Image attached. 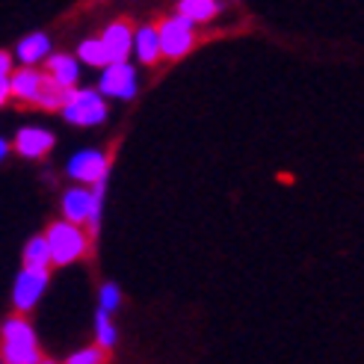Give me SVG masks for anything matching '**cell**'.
I'll return each instance as SVG.
<instances>
[{
  "instance_id": "30bf717a",
  "label": "cell",
  "mask_w": 364,
  "mask_h": 364,
  "mask_svg": "<svg viewBox=\"0 0 364 364\" xmlns=\"http://www.w3.org/2000/svg\"><path fill=\"white\" fill-rule=\"evenodd\" d=\"M101 42L107 48V60H110V63L127 60V53L134 50V39H131V30H127V24H110L104 30Z\"/></svg>"
},
{
  "instance_id": "2e32d148",
  "label": "cell",
  "mask_w": 364,
  "mask_h": 364,
  "mask_svg": "<svg viewBox=\"0 0 364 364\" xmlns=\"http://www.w3.org/2000/svg\"><path fill=\"white\" fill-rule=\"evenodd\" d=\"M77 53H80V60L86 65H107V63H110V60H107V48H104L101 39H86L77 48Z\"/></svg>"
},
{
  "instance_id": "5bb4252c",
  "label": "cell",
  "mask_w": 364,
  "mask_h": 364,
  "mask_svg": "<svg viewBox=\"0 0 364 364\" xmlns=\"http://www.w3.org/2000/svg\"><path fill=\"white\" fill-rule=\"evenodd\" d=\"M134 50H136L139 63L151 65V63L160 57V33L151 30V27H142V30L136 33V39H134Z\"/></svg>"
},
{
  "instance_id": "6da1fadb",
  "label": "cell",
  "mask_w": 364,
  "mask_h": 364,
  "mask_svg": "<svg viewBox=\"0 0 364 364\" xmlns=\"http://www.w3.org/2000/svg\"><path fill=\"white\" fill-rule=\"evenodd\" d=\"M4 358L9 364H36L39 361V347H36V335L30 323L24 320H6L4 326Z\"/></svg>"
},
{
  "instance_id": "ffe728a7",
  "label": "cell",
  "mask_w": 364,
  "mask_h": 364,
  "mask_svg": "<svg viewBox=\"0 0 364 364\" xmlns=\"http://www.w3.org/2000/svg\"><path fill=\"white\" fill-rule=\"evenodd\" d=\"M104 355H101V350H83V353H77V355H71V364H95V361H101Z\"/></svg>"
},
{
  "instance_id": "ac0fdd59",
  "label": "cell",
  "mask_w": 364,
  "mask_h": 364,
  "mask_svg": "<svg viewBox=\"0 0 364 364\" xmlns=\"http://www.w3.org/2000/svg\"><path fill=\"white\" fill-rule=\"evenodd\" d=\"M95 329H98V341H101V347H113V343H116V329H113V323H110V311H104V308H98Z\"/></svg>"
},
{
  "instance_id": "ba28073f",
  "label": "cell",
  "mask_w": 364,
  "mask_h": 364,
  "mask_svg": "<svg viewBox=\"0 0 364 364\" xmlns=\"http://www.w3.org/2000/svg\"><path fill=\"white\" fill-rule=\"evenodd\" d=\"M68 175L80 184H98L107 178V157L101 151H77L68 160Z\"/></svg>"
},
{
  "instance_id": "44dd1931",
  "label": "cell",
  "mask_w": 364,
  "mask_h": 364,
  "mask_svg": "<svg viewBox=\"0 0 364 364\" xmlns=\"http://www.w3.org/2000/svg\"><path fill=\"white\" fill-rule=\"evenodd\" d=\"M6 95H12V92H9V77H6V75H0V107H4Z\"/></svg>"
},
{
  "instance_id": "9c48e42d",
  "label": "cell",
  "mask_w": 364,
  "mask_h": 364,
  "mask_svg": "<svg viewBox=\"0 0 364 364\" xmlns=\"http://www.w3.org/2000/svg\"><path fill=\"white\" fill-rule=\"evenodd\" d=\"M50 145H53V136L45 131V127H21L15 136V149L30 160L45 157L50 151Z\"/></svg>"
},
{
  "instance_id": "d6986e66",
  "label": "cell",
  "mask_w": 364,
  "mask_h": 364,
  "mask_svg": "<svg viewBox=\"0 0 364 364\" xmlns=\"http://www.w3.org/2000/svg\"><path fill=\"white\" fill-rule=\"evenodd\" d=\"M119 302H122V290L116 284H104L101 294H98V305L104 308V311H116Z\"/></svg>"
},
{
  "instance_id": "4fadbf2b",
  "label": "cell",
  "mask_w": 364,
  "mask_h": 364,
  "mask_svg": "<svg viewBox=\"0 0 364 364\" xmlns=\"http://www.w3.org/2000/svg\"><path fill=\"white\" fill-rule=\"evenodd\" d=\"M48 53H50V39L45 33H33L18 45V60H21L24 65H36L39 60H45Z\"/></svg>"
},
{
  "instance_id": "9a60e30c",
  "label": "cell",
  "mask_w": 364,
  "mask_h": 364,
  "mask_svg": "<svg viewBox=\"0 0 364 364\" xmlns=\"http://www.w3.org/2000/svg\"><path fill=\"white\" fill-rule=\"evenodd\" d=\"M216 0H181L178 4V15H184V18H190L193 24H205V21H210V18L216 15Z\"/></svg>"
},
{
  "instance_id": "7c38bea8",
  "label": "cell",
  "mask_w": 364,
  "mask_h": 364,
  "mask_svg": "<svg viewBox=\"0 0 364 364\" xmlns=\"http://www.w3.org/2000/svg\"><path fill=\"white\" fill-rule=\"evenodd\" d=\"M45 75H39V71H18L15 77H9V92L18 95V98H24V101H36V95L42 92V86H45Z\"/></svg>"
},
{
  "instance_id": "8992f818",
  "label": "cell",
  "mask_w": 364,
  "mask_h": 364,
  "mask_svg": "<svg viewBox=\"0 0 364 364\" xmlns=\"http://www.w3.org/2000/svg\"><path fill=\"white\" fill-rule=\"evenodd\" d=\"M45 284H48V269L45 267H24V272L15 279V287H12L15 308H21V311L33 308L36 302L42 299Z\"/></svg>"
},
{
  "instance_id": "7a4b0ae2",
  "label": "cell",
  "mask_w": 364,
  "mask_h": 364,
  "mask_svg": "<svg viewBox=\"0 0 364 364\" xmlns=\"http://www.w3.org/2000/svg\"><path fill=\"white\" fill-rule=\"evenodd\" d=\"M63 116L71 124H101L107 116V104L98 92L92 89H65V104H63Z\"/></svg>"
},
{
  "instance_id": "277c9868",
  "label": "cell",
  "mask_w": 364,
  "mask_h": 364,
  "mask_svg": "<svg viewBox=\"0 0 364 364\" xmlns=\"http://www.w3.org/2000/svg\"><path fill=\"white\" fill-rule=\"evenodd\" d=\"M48 249H50V261L53 264H71L80 258L86 249V234L77 228V223H57L48 231Z\"/></svg>"
},
{
  "instance_id": "3957f363",
  "label": "cell",
  "mask_w": 364,
  "mask_h": 364,
  "mask_svg": "<svg viewBox=\"0 0 364 364\" xmlns=\"http://www.w3.org/2000/svg\"><path fill=\"white\" fill-rule=\"evenodd\" d=\"M101 196H104V181L95 184V193L89 190H68L63 196V213L68 223H89V228H98V216H101Z\"/></svg>"
},
{
  "instance_id": "8fae6325",
  "label": "cell",
  "mask_w": 364,
  "mask_h": 364,
  "mask_svg": "<svg viewBox=\"0 0 364 364\" xmlns=\"http://www.w3.org/2000/svg\"><path fill=\"white\" fill-rule=\"evenodd\" d=\"M77 60L75 57H68V53H53V57L48 60V80L53 86H60V89H71L77 83Z\"/></svg>"
},
{
  "instance_id": "7402d4cb",
  "label": "cell",
  "mask_w": 364,
  "mask_h": 364,
  "mask_svg": "<svg viewBox=\"0 0 364 364\" xmlns=\"http://www.w3.org/2000/svg\"><path fill=\"white\" fill-rule=\"evenodd\" d=\"M9 71V53H0V75H6Z\"/></svg>"
},
{
  "instance_id": "52a82bcc",
  "label": "cell",
  "mask_w": 364,
  "mask_h": 364,
  "mask_svg": "<svg viewBox=\"0 0 364 364\" xmlns=\"http://www.w3.org/2000/svg\"><path fill=\"white\" fill-rule=\"evenodd\" d=\"M190 48H193V21L184 15L169 18L160 30V53L175 60V57H184Z\"/></svg>"
},
{
  "instance_id": "603a6c76",
  "label": "cell",
  "mask_w": 364,
  "mask_h": 364,
  "mask_svg": "<svg viewBox=\"0 0 364 364\" xmlns=\"http://www.w3.org/2000/svg\"><path fill=\"white\" fill-rule=\"evenodd\" d=\"M6 151H9V145H6V139H0V160L6 157Z\"/></svg>"
},
{
  "instance_id": "5b68a950",
  "label": "cell",
  "mask_w": 364,
  "mask_h": 364,
  "mask_svg": "<svg viewBox=\"0 0 364 364\" xmlns=\"http://www.w3.org/2000/svg\"><path fill=\"white\" fill-rule=\"evenodd\" d=\"M101 95L110 98H134L136 95V71L134 65H127V60L122 63H107L104 75H101Z\"/></svg>"
},
{
  "instance_id": "e0dca14e",
  "label": "cell",
  "mask_w": 364,
  "mask_h": 364,
  "mask_svg": "<svg viewBox=\"0 0 364 364\" xmlns=\"http://www.w3.org/2000/svg\"><path fill=\"white\" fill-rule=\"evenodd\" d=\"M24 258H27V267H48V264H50L48 237H36V240H30L27 249H24Z\"/></svg>"
}]
</instances>
